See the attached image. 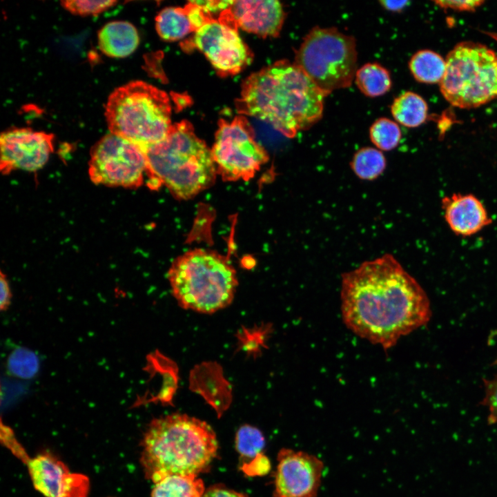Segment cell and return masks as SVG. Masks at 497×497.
Masks as SVG:
<instances>
[{"instance_id":"1","label":"cell","mask_w":497,"mask_h":497,"mask_svg":"<svg viewBox=\"0 0 497 497\" xmlns=\"http://www.w3.org/2000/svg\"><path fill=\"white\" fill-rule=\"evenodd\" d=\"M340 299L347 328L384 350L427 324L431 316L427 293L390 254L344 273Z\"/></svg>"},{"instance_id":"2","label":"cell","mask_w":497,"mask_h":497,"mask_svg":"<svg viewBox=\"0 0 497 497\" xmlns=\"http://www.w3.org/2000/svg\"><path fill=\"white\" fill-rule=\"evenodd\" d=\"M326 97L294 63L279 60L244 80L236 107L293 138L321 119Z\"/></svg>"},{"instance_id":"3","label":"cell","mask_w":497,"mask_h":497,"mask_svg":"<svg viewBox=\"0 0 497 497\" xmlns=\"http://www.w3.org/2000/svg\"><path fill=\"white\" fill-rule=\"evenodd\" d=\"M141 445L144 475L155 484L169 476H197L209 467L218 449L208 423L182 413L153 420Z\"/></svg>"},{"instance_id":"4","label":"cell","mask_w":497,"mask_h":497,"mask_svg":"<svg viewBox=\"0 0 497 497\" xmlns=\"http://www.w3.org/2000/svg\"><path fill=\"white\" fill-rule=\"evenodd\" d=\"M143 148L150 184L155 188L164 185L177 199H191L215 181L217 173L211 149L189 121L174 124L165 139Z\"/></svg>"},{"instance_id":"5","label":"cell","mask_w":497,"mask_h":497,"mask_svg":"<svg viewBox=\"0 0 497 497\" xmlns=\"http://www.w3.org/2000/svg\"><path fill=\"white\" fill-rule=\"evenodd\" d=\"M168 279L182 308L205 314L229 306L238 285L236 271L226 258L204 248L188 251L175 258Z\"/></svg>"},{"instance_id":"6","label":"cell","mask_w":497,"mask_h":497,"mask_svg":"<svg viewBox=\"0 0 497 497\" xmlns=\"http://www.w3.org/2000/svg\"><path fill=\"white\" fill-rule=\"evenodd\" d=\"M170 115L166 92L142 81L116 88L110 95L105 110L110 133L142 147L167 137L172 127Z\"/></svg>"},{"instance_id":"7","label":"cell","mask_w":497,"mask_h":497,"mask_svg":"<svg viewBox=\"0 0 497 497\" xmlns=\"http://www.w3.org/2000/svg\"><path fill=\"white\" fill-rule=\"evenodd\" d=\"M445 61L440 89L451 105L474 108L497 99V55L492 49L480 43L462 41Z\"/></svg>"},{"instance_id":"8","label":"cell","mask_w":497,"mask_h":497,"mask_svg":"<svg viewBox=\"0 0 497 497\" xmlns=\"http://www.w3.org/2000/svg\"><path fill=\"white\" fill-rule=\"evenodd\" d=\"M357 61L353 36L336 28L315 26L304 37L293 63L327 96L351 86Z\"/></svg>"},{"instance_id":"9","label":"cell","mask_w":497,"mask_h":497,"mask_svg":"<svg viewBox=\"0 0 497 497\" xmlns=\"http://www.w3.org/2000/svg\"><path fill=\"white\" fill-rule=\"evenodd\" d=\"M217 173L224 181H248L269 161V154L255 139L244 116L220 119L211 149Z\"/></svg>"},{"instance_id":"10","label":"cell","mask_w":497,"mask_h":497,"mask_svg":"<svg viewBox=\"0 0 497 497\" xmlns=\"http://www.w3.org/2000/svg\"><path fill=\"white\" fill-rule=\"evenodd\" d=\"M147 173L143 147L113 133L104 136L90 150L88 175L95 184L137 188Z\"/></svg>"},{"instance_id":"11","label":"cell","mask_w":497,"mask_h":497,"mask_svg":"<svg viewBox=\"0 0 497 497\" xmlns=\"http://www.w3.org/2000/svg\"><path fill=\"white\" fill-rule=\"evenodd\" d=\"M228 10L221 13L195 32L193 44L222 77L240 72L252 61L253 55L237 32Z\"/></svg>"},{"instance_id":"12","label":"cell","mask_w":497,"mask_h":497,"mask_svg":"<svg viewBox=\"0 0 497 497\" xmlns=\"http://www.w3.org/2000/svg\"><path fill=\"white\" fill-rule=\"evenodd\" d=\"M324 464L315 456L282 448L277 454L274 497H315Z\"/></svg>"},{"instance_id":"13","label":"cell","mask_w":497,"mask_h":497,"mask_svg":"<svg viewBox=\"0 0 497 497\" xmlns=\"http://www.w3.org/2000/svg\"><path fill=\"white\" fill-rule=\"evenodd\" d=\"M52 134L30 128H14L0 137V170L35 172L42 168L53 152Z\"/></svg>"},{"instance_id":"14","label":"cell","mask_w":497,"mask_h":497,"mask_svg":"<svg viewBox=\"0 0 497 497\" xmlns=\"http://www.w3.org/2000/svg\"><path fill=\"white\" fill-rule=\"evenodd\" d=\"M27 466L34 487L45 497H88V477L70 472L51 453L39 454L30 458Z\"/></svg>"},{"instance_id":"15","label":"cell","mask_w":497,"mask_h":497,"mask_svg":"<svg viewBox=\"0 0 497 497\" xmlns=\"http://www.w3.org/2000/svg\"><path fill=\"white\" fill-rule=\"evenodd\" d=\"M229 10L237 26L244 30L266 37H277L286 12L275 0L234 1Z\"/></svg>"},{"instance_id":"16","label":"cell","mask_w":497,"mask_h":497,"mask_svg":"<svg viewBox=\"0 0 497 497\" xmlns=\"http://www.w3.org/2000/svg\"><path fill=\"white\" fill-rule=\"evenodd\" d=\"M444 217L457 235L471 236L492 223L482 202L472 194L453 193L441 200Z\"/></svg>"},{"instance_id":"17","label":"cell","mask_w":497,"mask_h":497,"mask_svg":"<svg viewBox=\"0 0 497 497\" xmlns=\"http://www.w3.org/2000/svg\"><path fill=\"white\" fill-rule=\"evenodd\" d=\"M98 46L107 56L123 58L137 48L139 37L135 27L129 22L115 21L104 26L98 33Z\"/></svg>"},{"instance_id":"18","label":"cell","mask_w":497,"mask_h":497,"mask_svg":"<svg viewBox=\"0 0 497 497\" xmlns=\"http://www.w3.org/2000/svg\"><path fill=\"white\" fill-rule=\"evenodd\" d=\"M391 113L396 121L407 128H416L426 121L428 106L419 95L406 91L396 97L391 105Z\"/></svg>"},{"instance_id":"19","label":"cell","mask_w":497,"mask_h":497,"mask_svg":"<svg viewBox=\"0 0 497 497\" xmlns=\"http://www.w3.org/2000/svg\"><path fill=\"white\" fill-rule=\"evenodd\" d=\"M409 68L413 78L420 83L440 84L445 73L446 61L433 50H420L411 57Z\"/></svg>"},{"instance_id":"20","label":"cell","mask_w":497,"mask_h":497,"mask_svg":"<svg viewBox=\"0 0 497 497\" xmlns=\"http://www.w3.org/2000/svg\"><path fill=\"white\" fill-rule=\"evenodd\" d=\"M354 80L360 91L369 97L382 96L392 86L389 71L377 62L367 63L358 68Z\"/></svg>"},{"instance_id":"21","label":"cell","mask_w":497,"mask_h":497,"mask_svg":"<svg viewBox=\"0 0 497 497\" xmlns=\"http://www.w3.org/2000/svg\"><path fill=\"white\" fill-rule=\"evenodd\" d=\"M203 481L197 476H169L155 483L151 497H202Z\"/></svg>"},{"instance_id":"22","label":"cell","mask_w":497,"mask_h":497,"mask_svg":"<svg viewBox=\"0 0 497 497\" xmlns=\"http://www.w3.org/2000/svg\"><path fill=\"white\" fill-rule=\"evenodd\" d=\"M155 28L159 37L168 41L181 39L193 32L184 8L162 10L155 18Z\"/></svg>"},{"instance_id":"23","label":"cell","mask_w":497,"mask_h":497,"mask_svg":"<svg viewBox=\"0 0 497 497\" xmlns=\"http://www.w3.org/2000/svg\"><path fill=\"white\" fill-rule=\"evenodd\" d=\"M386 159L378 148L364 147L353 155L351 167L360 179L373 180L379 177L386 168Z\"/></svg>"},{"instance_id":"24","label":"cell","mask_w":497,"mask_h":497,"mask_svg":"<svg viewBox=\"0 0 497 497\" xmlns=\"http://www.w3.org/2000/svg\"><path fill=\"white\" fill-rule=\"evenodd\" d=\"M265 440L262 432L251 425L239 428L235 436V447L240 454V467L264 454Z\"/></svg>"},{"instance_id":"25","label":"cell","mask_w":497,"mask_h":497,"mask_svg":"<svg viewBox=\"0 0 497 497\" xmlns=\"http://www.w3.org/2000/svg\"><path fill=\"white\" fill-rule=\"evenodd\" d=\"M401 137L402 133L398 123L387 117L378 118L369 128L370 139L381 151L394 149L398 145Z\"/></svg>"},{"instance_id":"26","label":"cell","mask_w":497,"mask_h":497,"mask_svg":"<svg viewBox=\"0 0 497 497\" xmlns=\"http://www.w3.org/2000/svg\"><path fill=\"white\" fill-rule=\"evenodd\" d=\"M7 369L11 376L24 380L32 379L39 372V360L32 350L18 347L10 354Z\"/></svg>"},{"instance_id":"27","label":"cell","mask_w":497,"mask_h":497,"mask_svg":"<svg viewBox=\"0 0 497 497\" xmlns=\"http://www.w3.org/2000/svg\"><path fill=\"white\" fill-rule=\"evenodd\" d=\"M117 3L115 1H62L61 6L73 14L97 15Z\"/></svg>"},{"instance_id":"28","label":"cell","mask_w":497,"mask_h":497,"mask_svg":"<svg viewBox=\"0 0 497 497\" xmlns=\"http://www.w3.org/2000/svg\"><path fill=\"white\" fill-rule=\"evenodd\" d=\"M485 395L480 405L488 409V423H497V375L491 379L483 380Z\"/></svg>"},{"instance_id":"29","label":"cell","mask_w":497,"mask_h":497,"mask_svg":"<svg viewBox=\"0 0 497 497\" xmlns=\"http://www.w3.org/2000/svg\"><path fill=\"white\" fill-rule=\"evenodd\" d=\"M184 9L188 16L193 30L196 32L206 23L213 19L211 14L204 10L195 1L188 2Z\"/></svg>"},{"instance_id":"30","label":"cell","mask_w":497,"mask_h":497,"mask_svg":"<svg viewBox=\"0 0 497 497\" xmlns=\"http://www.w3.org/2000/svg\"><path fill=\"white\" fill-rule=\"evenodd\" d=\"M1 428L2 442H4L5 445L10 449L11 452L17 458L21 459L23 462L27 465L30 458L28 456L21 444L17 440L11 429L6 425H3L2 423Z\"/></svg>"},{"instance_id":"31","label":"cell","mask_w":497,"mask_h":497,"mask_svg":"<svg viewBox=\"0 0 497 497\" xmlns=\"http://www.w3.org/2000/svg\"><path fill=\"white\" fill-rule=\"evenodd\" d=\"M243 473L249 476H263L271 469V462L265 454L258 457L247 465L240 467Z\"/></svg>"},{"instance_id":"32","label":"cell","mask_w":497,"mask_h":497,"mask_svg":"<svg viewBox=\"0 0 497 497\" xmlns=\"http://www.w3.org/2000/svg\"><path fill=\"white\" fill-rule=\"evenodd\" d=\"M434 3L444 9L458 11H474L484 1H436Z\"/></svg>"},{"instance_id":"33","label":"cell","mask_w":497,"mask_h":497,"mask_svg":"<svg viewBox=\"0 0 497 497\" xmlns=\"http://www.w3.org/2000/svg\"><path fill=\"white\" fill-rule=\"evenodd\" d=\"M202 497H248L222 485H215L206 489Z\"/></svg>"},{"instance_id":"34","label":"cell","mask_w":497,"mask_h":497,"mask_svg":"<svg viewBox=\"0 0 497 497\" xmlns=\"http://www.w3.org/2000/svg\"><path fill=\"white\" fill-rule=\"evenodd\" d=\"M195 3L201 6L208 13H215L230 8L234 1H194Z\"/></svg>"},{"instance_id":"35","label":"cell","mask_w":497,"mask_h":497,"mask_svg":"<svg viewBox=\"0 0 497 497\" xmlns=\"http://www.w3.org/2000/svg\"><path fill=\"white\" fill-rule=\"evenodd\" d=\"M1 300H0V308L1 311H5L8 309L10 304L11 292L8 281L5 275L1 273Z\"/></svg>"},{"instance_id":"36","label":"cell","mask_w":497,"mask_h":497,"mask_svg":"<svg viewBox=\"0 0 497 497\" xmlns=\"http://www.w3.org/2000/svg\"><path fill=\"white\" fill-rule=\"evenodd\" d=\"M379 3L386 10L393 12H402L409 4L408 1H380Z\"/></svg>"}]
</instances>
